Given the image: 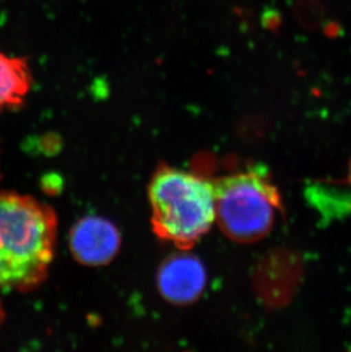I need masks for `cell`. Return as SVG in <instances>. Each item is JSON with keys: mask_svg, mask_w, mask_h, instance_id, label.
<instances>
[{"mask_svg": "<svg viewBox=\"0 0 351 352\" xmlns=\"http://www.w3.org/2000/svg\"><path fill=\"white\" fill-rule=\"evenodd\" d=\"M149 196L154 232L180 249L194 245L215 221V185L194 173L161 166Z\"/></svg>", "mask_w": 351, "mask_h": 352, "instance_id": "cell-2", "label": "cell"}, {"mask_svg": "<svg viewBox=\"0 0 351 352\" xmlns=\"http://www.w3.org/2000/svg\"><path fill=\"white\" fill-rule=\"evenodd\" d=\"M31 82L27 62L0 52V111L21 107L30 91Z\"/></svg>", "mask_w": 351, "mask_h": 352, "instance_id": "cell-6", "label": "cell"}, {"mask_svg": "<svg viewBox=\"0 0 351 352\" xmlns=\"http://www.w3.org/2000/svg\"><path fill=\"white\" fill-rule=\"evenodd\" d=\"M350 183H351V166H350Z\"/></svg>", "mask_w": 351, "mask_h": 352, "instance_id": "cell-9", "label": "cell"}, {"mask_svg": "<svg viewBox=\"0 0 351 352\" xmlns=\"http://www.w3.org/2000/svg\"><path fill=\"white\" fill-rule=\"evenodd\" d=\"M56 232L50 206L31 196L0 193V291L29 292L46 279Z\"/></svg>", "mask_w": 351, "mask_h": 352, "instance_id": "cell-1", "label": "cell"}, {"mask_svg": "<svg viewBox=\"0 0 351 352\" xmlns=\"http://www.w3.org/2000/svg\"><path fill=\"white\" fill-rule=\"evenodd\" d=\"M119 230L100 217H86L76 223L70 234V249L76 261L87 266H102L119 252Z\"/></svg>", "mask_w": 351, "mask_h": 352, "instance_id": "cell-4", "label": "cell"}, {"mask_svg": "<svg viewBox=\"0 0 351 352\" xmlns=\"http://www.w3.org/2000/svg\"><path fill=\"white\" fill-rule=\"evenodd\" d=\"M262 22H264V24H265V27H274V25L276 24L275 14L272 13V12H267V13L264 14V19H262Z\"/></svg>", "mask_w": 351, "mask_h": 352, "instance_id": "cell-7", "label": "cell"}, {"mask_svg": "<svg viewBox=\"0 0 351 352\" xmlns=\"http://www.w3.org/2000/svg\"><path fill=\"white\" fill-rule=\"evenodd\" d=\"M206 274L202 263L189 253H179L163 263L158 286L164 299L175 305H189L202 296Z\"/></svg>", "mask_w": 351, "mask_h": 352, "instance_id": "cell-5", "label": "cell"}, {"mask_svg": "<svg viewBox=\"0 0 351 352\" xmlns=\"http://www.w3.org/2000/svg\"><path fill=\"white\" fill-rule=\"evenodd\" d=\"M3 318H5V313H3V305L0 302V326L3 324Z\"/></svg>", "mask_w": 351, "mask_h": 352, "instance_id": "cell-8", "label": "cell"}, {"mask_svg": "<svg viewBox=\"0 0 351 352\" xmlns=\"http://www.w3.org/2000/svg\"><path fill=\"white\" fill-rule=\"evenodd\" d=\"M215 221L236 242L252 243L272 230L281 195L264 170L250 169L213 183Z\"/></svg>", "mask_w": 351, "mask_h": 352, "instance_id": "cell-3", "label": "cell"}]
</instances>
